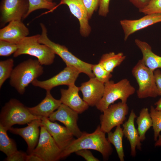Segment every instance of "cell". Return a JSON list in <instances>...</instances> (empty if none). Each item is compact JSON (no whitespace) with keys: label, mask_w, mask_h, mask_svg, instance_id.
I'll list each match as a JSON object with an SVG mask.
<instances>
[{"label":"cell","mask_w":161,"mask_h":161,"mask_svg":"<svg viewBox=\"0 0 161 161\" xmlns=\"http://www.w3.org/2000/svg\"><path fill=\"white\" fill-rule=\"evenodd\" d=\"M41 119H35L28 123L27 126L22 128L11 127L9 131L11 133L21 137L27 145L28 154L32 153L38 144L40 131Z\"/></svg>","instance_id":"cell-14"},{"label":"cell","mask_w":161,"mask_h":161,"mask_svg":"<svg viewBox=\"0 0 161 161\" xmlns=\"http://www.w3.org/2000/svg\"><path fill=\"white\" fill-rule=\"evenodd\" d=\"M134 6L139 9L146 6L151 0H128Z\"/></svg>","instance_id":"cell-38"},{"label":"cell","mask_w":161,"mask_h":161,"mask_svg":"<svg viewBox=\"0 0 161 161\" xmlns=\"http://www.w3.org/2000/svg\"><path fill=\"white\" fill-rule=\"evenodd\" d=\"M26 161H43L42 159L37 155L31 153L27 154Z\"/></svg>","instance_id":"cell-39"},{"label":"cell","mask_w":161,"mask_h":161,"mask_svg":"<svg viewBox=\"0 0 161 161\" xmlns=\"http://www.w3.org/2000/svg\"><path fill=\"white\" fill-rule=\"evenodd\" d=\"M17 44L0 40V56H8L18 49Z\"/></svg>","instance_id":"cell-32"},{"label":"cell","mask_w":161,"mask_h":161,"mask_svg":"<svg viewBox=\"0 0 161 161\" xmlns=\"http://www.w3.org/2000/svg\"><path fill=\"white\" fill-rule=\"evenodd\" d=\"M105 134L101 130L100 125L92 133L83 132L80 137L75 139L61 152V159L79 150L88 149L97 151L101 154L104 160H108L112 153L113 148Z\"/></svg>","instance_id":"cell-1"},{"label":"cell","mask_w":161,"mask_h":161,"mask_svg":"<svg viewBox=\"0 0 161 161\" xmlns=\"http://www.w3.org/2000/svg\"><path fill=\"white\" fill-rule=\"evenodd\" d=\"M43 72V67L38 60L29 58L13 68L10 77V84L22 95L29 84Z\"/></svg>","instance_id":"cell-2"},{"label":"cell","mask_w":161,"mask_h":161,"mask_svg":"<svg viewBox=\"0 0 161 161\" xmlns=\"http://www.w3.org/2000/svg\"><path fill=\"white\" fill-rule=\"evenodd\" d=\"M41 34L38 39L39 42L46 45L50 48L56 54L60 56L65 63L66 66L74 67L81 73H83L90 78L95 76L92 70V64L84 62L74 55L65 46L55 43L48 37L47 29L43 23L40 24Z\"/></svg>","instance_id":"cell-4"},{"label":"cell","mask_w":161,"mask_h":161,"mask_svg":"<svg viewBox=\"0 0 161 161\" xmlns=\"http://www.w3.org/2000/svg\"><path fill=\"white\" fill-rule=\"evenodd\" d=\"M110 0H99V15L101 16H106L109 11V7Z\"/></svg>","instance_id":"cell-36"},{"label":"cell","mask_w":161,"mask_h":161,"mask_svg":"<svg viewBox=\"0 0 161 161\" xmlns=\"http://www.w3.org/2000/svg\"><path fill=\"white\" fill-rule=\"evenodd\" d=\"M32 153L37 155L43 161H57L61 159V151L52 137L41 125L38 141Z\"/></svg>","instance_id":"cell-10"},{"label":"cell","mask_w":161,"mask_h":161,"mask_svg":"<svg viewBox=\"0 0 161 161\" xmlns=\"http://www.w3.org/2000/svg\"><path fill=\"white\" fill-rule=\"evenodd\" d=\"M45 0L49 2H52L53 0Z\"/></svg>","instance_id":"cell-42"},{"label":"cell","mask_w":161,"mask_h":161,"mask_svg":"<svg viewBox=\"0 0 161 161\" xmlns=\"http://www.w3.org/2000/svg\"><path fill=\"white\" fill-rule=\"evenodd\" d=\"M149 113L154 131V139L156 141L161 131V111L156 110L153 106H151Z\"/></svg>","instance_id":"cell-29"},{"label":"cell","mask_w":161,"mask_h":161,"mask_svg":"<svg viewBox=\"0 0 161 161\" xmlns=\"http://www.w3.org/2000/svg\"><path fill=\"white\" fill-rule=\"evenodd\" d=\"M40 36V34H37L24 38L17 44L18 49L13 54V57L29 55L36 57L42 65L52 64L55 54L48 46L39 42Z\"/></svg>","instance_id":"cell-5"},{"label":"cell","mask_w":161,"mask_h":161,"mask_svg":"<svg viewBox=\"0 0 161 161\" xmlns=\"http://www.w3.org/2000/svg\"><path fill=\"white\" fill-rule=\"evenodd\" d=\"M79 91V87L75 84L68 86L67 89H61L60 100L62 103L80 114L87 110L89 105L80 97Z\"/></svg>","instance_id":"cell-19"},{"label":"cell","mask_w":161,"mask_h":161,"mask_svg":"<svg viewBox=\"0 0 161 161\" xmlns=\"http://www.w3.org/2000/svg\"><path fill=\"white\" fill-rule=\"evenodd\" d=\"M29 34L28 28L22 21H12L0 30V40L17 44Z\"/></svg>","instance_id":"cell-18"},{"label":"cell","mask_w":161,"mask_h":161,"mask_svg":"<svg viewBox=\"0 0 161 161\" xmlns=\"http://www.w3.org/2000/svg\"><path fill=\"white\" fill-rule=\"evenodd\" d=\"M29 7L28 0H2L0 6L1 27L12 21H22L25 18Z\"/></svg>","instance_id":"cell-8"},{"label":"cell","mask_w":161,"mask_h":161,"mask_svg":"<svg viewBox=\"0 0 161 161\" xmlns=\"http://www.w3.org/2000/svg\"><path fill=\"white\" fill-rule=\"evenodd\" d=\"M104 85L103 96L96 106L97 109L101 112L117 100H120L122 103H126L128 98L135 91L134 88L126 78L116 83L109 80L104 83Z\"/></svg>","instance_id":"cell-6"},{"label":"cell","mask_w":161,"mask_h":161,"mask_svg":"<svg viewBox=\"0 0 161 161\" xmlns=\"http://www.w3.org/2000/svg\"><path fill=\"white\" fill-rule=\"evenodd\" d=\"M14 65V61L12 58L0 61V88L5 81L10 78Z\"/></svg>","instance_id":"cell-27"},{"label":"cell","mask_w":161,"mask_h":161,"mask_svg":"<svg viewBox=\"0 0 161 161\" xmlns=\"http://www.w3.org/2000/svg\"><path fill=\"white\" fill-rule=\"evenodd\" d=\"M41 124L52 137L61 152L75 139L72 133L66 127L50 121L48 118L42 117Z\"/></svg>","instance_id":"cell-13"},{"label":"cell","mask_w":161,"mask_h":161,"mask_svg":"<svg viewBox=\"0 0 161 161\" xmlns=\"http://www.w3.org/2000/svg\"><path fill=\"white\" fill-rule=\"evenodd\" d=\"M78 113L67 106L62 103L48 117L51 121H59L64 125L77 138L82 135V132L79 128L77 121Z\"/></svg>","instance_id":"cell-12"},{"label":"cell","mask_w":161,"mask_h":161,"mask_svg":"<svg viewBox=\"0 0 161 161\" xmlns=\"http://www.w3.org/2000/svg\"><path fill=\"white\" fill-rule=\"evenodd\" d=\"M92 70L95 77L104 83L109 81L112 76L111 73L106 70L99 63L92 64Z\"/></svg>","instance_id":"cell-30"},{"label":"cell","mask_w":161,"mask_h":161,"mask_svg":"<svg viewBox=\"0 0 161 161\" xmlns=\"http://www.w3.org/2000/svg\"><path fill=\"white\" fill-rule=\"evenodd\" d=\"M132 73L138 85L137 93L139 98H155L159 96L154 72L145 65L141 60L133 68Z\"/></svg>","instance_id":"cell-7"},{"label":"cell","mask_w":161,"mask_h":161,"mask_svg":"<svg viewBox=\"0 0 161 161\" xmlns=\"http://www.w3.org/2000/svg\"><path fill=\"white\" fill-rule=\"evenodd\" d=\"M75 153L78 155L83 158L87 161H99L100 160L95 157L92 152L88 149H83L76 151Z\"/></svg>","instance_id":"cell-35"},{"label":"cell","mask_w":161,"mask_h":161,"mask_svg":"<svg viewBox=\"0 0 161 161\" xmlns=\"http://www.w3.org/2000/svg\"><path fill=\"white\" fill-rule=\"evenodd\" d=\"M154 74L159 96H161V72L159 69H157L154 70Z\"/></svg>","instance_id":"cell-37"},{"label":"cell","mask_w":161,"mask_h":161,"mask_svg":"<svg viewBox=\"0 0 161 161\" xmlns=\"http://www.w3.org/2000/svg\"><path fill=\"white\" fill-rule=\"evenodd\" d=\"M62 104L61 100H57L53 97L50 91H46L44 99L36 106L28 107L29 112L33 115L48 118Z\"/></svg>","instance_id":"cell-21"},{"label":"cell","mask_w":161,"mask_h":161,"mask_svg":"<svg viewBox=\"0 0 161 161\" xmlns=\"http://www.w3.org/2000/svg\"><path fill=\"white\" fill-rule=\"evenodd\" d=\"M105 88L104 83L95 77L82 83L79 87L83 96V100L91 106H96L102 98Z\"/></svg>","instance_id":"cell-16"},{"label":"cell","mask_w":161,"mask_h":161,"mask_svg":"<svg viewBox=\"0 0 161 161\" xmlns=\"http://www.w3.org/2000/svg\"><path fill=\"white\" fill-rule=\"evenodd\" d=\"M139 10L145 15L161 13V0H151L146 6Z\"/></svg>","instance_id":"cell-31"},{"label":"cell","mask_w":161,"mask_h":161,"mask_svg":"<svg viewBox=\"0 0 161 161\" xmlns=\"http://www.w3.org/2000/svg\"><path fill=\"white\" fill-rule=\"evenodd\" d=\"M80 72L75 67L66 66L56 75L47 80L40 81L37 79L32 83L33 86L50 91L52 88L60 85L68 86L75 84Z\"/></svg>","instance_id":"cell-11"},{"label":"cell","mask_w":161,"mask_h":161,"mask_svg":"<svg viewBox=\"0 0 161 161\" xmlns=\"http://www.w3.org/2000/svg\"><path fill=\"white\" fill-rule=\"evenodd\" d=\"M27 154L21 151H17L11 155L7 156L6 161H26Z\"/></svg>","instance_id":"cell-34"},{"label":"cell","mask_w":161,"mask_h":161,"mask_svg":"<svg viewBox=\"0 0 161 161\" xmlns=\"http://www.w3.org/2000/svg\"><path fill=\"white\" fill-rule=\"evenodd\" d=\"M126 56L121 52L115 54L113 52L103 54L99 63L107 71L113 72L114 69L124 61Z\"/></svg>","instance_id":"cell-23"},{"label":"cell","mask_w":161,"mask_h":161,"mask_svg":"<svg viewBox=\"0 0 161 161\" xmlns=\"http://www.w3.org/2000/svg\"><path fill=\"white\" fill-rule=\"evenodd\" d=\"M155 146H161V135H159L154 144Z\"/></svg>","instance_id":"cell-41"},{"label":"cell","mask_w":161,"mask_h":161,"mask_svg":"<svg viewBox=\"0 0 161 161\" xmlns=\"http://www.w3.org/2000/svg\"><path fill=\"white\" fill-rule=\"evenodd\" d=\"M137 117V129L140 140L142 142L145 139L146 132L152 126V119L148 109L144 108L142 109L139 116Z\"/></svg>","instance_id":"cell-24"},{"label":"cell","mask_w":161,"mask_h":161,"mask_svg":"<svg viewBox=\"0 0 161 161\" xmlns=\"http://www.w3.org/2000/svg\"><path fill=\"white\" fill-rule=\"evenodd\" d=\"M60 4L69 7L72 14L79 21L80 31L83 36L89 35L91 31L87 10L81 0H61Z\"/></svg>","instance_id":"cell-17"},{"label":"cell","mask_w":161,"mask_h":161,"mask_svg":"<svg viewBox=\"0 0 161 161\" xmlns=\"http://www.w3.org/2000/svg\"><path fill=\"white\" fill-rule=\"evenodd\" d=\"M7 130L0 124V150L9 156L17 151L16 143L8 136Z\"/></svg>","instance_id":"cell-26"},{"label":"cell","mask_w":161,"mask_h":161,"mask_svg":"<svg viewBox=\"0 0 161 161\" xmlns=\"http://www.w3.org/2000/svg\"><path fill=\"white\" fill-rule=\"evenodd\" d=\"M135 43L142 54V62L153 72L157 69H161V56L154 53L151 46L147 42L136 39Z\"/></svg>","instance_id":"cell-22"},{"label":"cell","mask_w":161,"mask_h":161,"mask_svg":"<svg viewBox=\"0 0 161 161\" xmlns=\"http://www.w3.org/2000/svg\"><path fill=\"white\" fill-rule=\"evenodd\" d=\"M161 22V13L145 15L136 20L123 19L120 21L124 34V40L135 32L155 24Z\"/></svg>","instance_id":"cell-15"},{"label":"cell","mask_w":161,"mask_h":161,"mask_svg":"<svg viewBox=\"0 0 161 161\" xmlns=\"http://www.w3.org/2000/svg\"><path fill=\"white\" fill-rule=\"evenodd\" d=\"M88 13L89 19L99 6V0H81Z\"/></svg>","instance_id":"cell-33"},{"label":"cell","mask_w":161,"mask_h":161,"mask_svg":"<svg viewBox=\"0 0 161 161\" xmlns=\"http://www.w3.org/2000/svg\"><path fill=\"white\" fill-rule=\"evenodd\" d=\"M154 105L156 106L155 109L157 111H161V98L156 102Z\"/></svg>","instance_id":"cell-40"},{"label":"cell","mask_w":161,"mask_h":161,"mask_svg":"<svg viewBox=\"0 0 161 161\" xmlns=\"http://www.w3.org/2000/svg\"><path fill=\"white\" fill-rule=\"evenodd\" d=\"M137 116L133 109L131 110L128 120L123 124L124 136L129 141L131 147V155H136V148L141 150V142L137 130L134 125V120Z\"/></svg>","instance_id":"cell-20"},{"label":"cell","mask_w":161,"mask_h":161,"mask_svg":"<svg viewBox=\"0 0 161 161\" xmlns=\"http://www.w3.org/2000/svg\"><path fill=\"white\" fill-rule=\"evenodd\" d=\"M107 139L109 142L114 146L118 158L120 161H124V153L123 145V139L124 134L123 128L120 125L116 126L114 131L107 133Z\"/></svg>","instance_id":"cell-25"},{"label":"cell","mask_w":161,"mask_h":161,"mask_svg":"<svg viewBox=\"0 0 161 161\" xmlns=\"http://www.w3.org/2000/svg\"><path fill=\"white\" fill-rule=\"evenodd\" d=\"M42 117L32 114L27 107L18 100L11 99L2 107L0 114V124L7 131L16 124L24 125Z\"/></svg>","instance_id":"cell-3"},{"label":"cell","mask_w":161,"mask_h":161,"mask_svg":"<svg viewBox=\"0 0 161 161\" xmlns=\"http://www.w3.org/2000/svg\"><path fill=\"white\" fill-rule=\"evenodd\" d=\"M29 7L27 17L32 12L40 9H46L53 10L55 7L56 4L53 2H49L45 0H28Z\"/></svg>","instance_id":"cell-28"},{"label":"cell","mask_w":161,"mask_h":161,"mask_svg":"<svg viewBox=\"0 0 161 161\" xmlns=\"http://www.w3.org/2000/svg\"><path fill=\"white\" fill-rule=\"evenodd\" d=\"M129 111L126 103L120 102L110 105L100 116L101 130L107 133L114 127L123 124Z\"/></svg>","instance_id":"cell-9"}]
</instances>
